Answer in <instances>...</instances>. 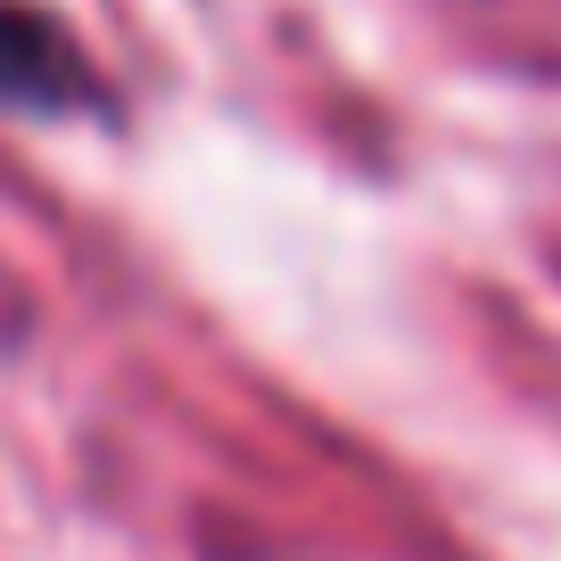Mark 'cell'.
I'll use <instances>...</instances> for the list:
<instances>
[{"label":"cell","instance_id":"cell-1","mask_svg":"<svg viewBox=\"0 0 561 561\" xmlns=\"http://www.w3.org/2000/svg\"><path fill=\"white\" fill-rule=\"evenodd\" d=\"M0 100H25V107L83 100V67H75V50L42 18H18V9L0 18Z\"/></svg>","mask_w":561,"mask_h":561}]
</instances>
